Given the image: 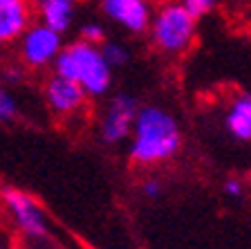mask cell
Returning <instances> with one entry per match:
<instances>
[{"label":"cell","instance_id":"18","mask_svg":"<svg viewBox=\"0 0 251 249\" xmlns=\"http://www.w3.org/2000/svg\"><path fill=\"white\" fill-rule=\"evenodd\" d=\"M7 79H9V81H18V72H16V70H9V72H7Z\"/></svg>","mask_w":251,"mask_h":249},{"label":"cell","instance_id":"10","mask_svg":"<svg viewBox=\"0 0 251 249\" xmlns=\"http://www.w3.org/2000/svg\"><path fill=\"white\" fill-rule=\"evenodd\" d=\"M41 23L56 31H68L74 21V0H38Z\"/></svg>","mask_w":251,"mask_h":249},{"label":"cell","instance_id":"3","mask_svg":"<svg viewBox=\"0 0 251 249\" xmlns=\"http://www.w3.org/2000/svg\"><path fill=\"white\" fill-rule=\"evenodd\" d=\"M195 29H198V18L188 14L177 0H164L152 11L148 25L152 45L168 56H182L193 45Z\"/></svg>","mask_w":251,"mask_h":249},{"label":"cell","instance_id":"11","mask_svg":"<svg viewBox=\"0 0 251 249\" xmlns=\"http://www.w3.org/2000/svg\"><path fill=\"white\" fill-rule=\"evenodd\" d=\"M226 130L240 141L251 139V97L249 94L235 97V101L231 104L229 112H226Z\"/></svg>","mask_w":251,"mask_h":249},{"label":"cell","instance_id":"13","mask_svg":"<svg viewBox=\"0 0 251 249\" xmlns=\"http://www.w3.org/2000/svg\"><path fill=\"white\" fill-rule=\"evenodd\" d=\"M78 38L85 43H92V45H101V43L105 41V29L101 23L97 21H90L85 23V25H81V29H78Z\"/></svg>","mask_w":251,"mask_h":249},{"label":"cell","instance_id":"4","mask_svg":"<svg viewBox=\"0 0 251 249\" xmlns=\"http://www.w3.org/2000/svg\"><path fill=\"white\" fill-rule=\"evenodd\" d=\"M63 50L61 31L43 25H29L21 36V56L31 68H45L52 65L54 58Z\"/></svg>","mask_w":251,"mask_h":249},{"label":"cell","instance_id":"8","mask_svg":"<svg viewBox=\"0 0 251 249\" xmlns=\"http://www.w3.org/2000/svg\"><path fill=\"white\" fill-rule=\"evenodd\" d=\"M45 99L56 114H74L83 108L88 94L76 81L54 74L45 83Z\"/></svg>","mask_w":251,"mask_h":249},{"label":"cell","instance_id":"5","mask_svg":"<svg viewBox=\"0 0 251 249\" xmlns=\"http://www.w3.org/2000/svg\"><path fill=\"white\" fill-rule=\"evenodd\" d=\"M137 106L135 97L130 94H115L110 99L108 110H105L103 119H101V139L105 144H121L128 139L132 133V124L137 117Z\"/></svg>","mask_w":251,"mask_h":249},{"label":"cell","instance_id":"12","mask_svg":"<svg viewBox=\"0 0 251 249\" xmlns=\"http://www.w3.org/2000/svg\"><path fill=\"white\" fill-rule=\"evenodd\" d=\"M99 47H101L103 58L110 63V68H121V65H126V63L130 61V50L119 41H108L105 38Z\"/></svg>","mask_w":251,"mask_h":249},{"label":"cell","instance_id":"19","mask_svg":"<svg viewBox=\"0 0 251 249\" xmlns=\"http://www.w3.org/2000/svg\"><path fill=\"white\" fill-rule=\"evenodd\" d=\"M0 2H2V0H0Z\"/></svg>","mask_w":251,"mask_h":249},{"label":"cell","instance_id":"2","mask_svg":"<svg viewBox=\"0 0 251 249\" xmlns=\"http://www.w3.org/2000/svg\"><path fill=\"white\" fill-rule=\"evenodd\" d=\"M52 65L54 74L76 81L88 97H103L112 85V68L101 54V47L81 38L63 47Z\"/></svg>","mask_w":251,"mask_h":249},{"label":"cell","instance_id":"17","mask_svg":"<svg viewBox=\"0 0 251 249\" xmlns=\"http://www.w3.org/2000/svg\"><path fill=\"white\" fill-rule=\"evenodd\" d=\"M162 191H164L162 182L155 180V177H152V180H146V182H144V195H146V197H152V200H155V197L162 195Z\"/></svg>","mask_w":251,"mask_h":249},{"label":"cell","instance_id":"7","mask_svg":"<svg viewBox=\"0 0 251 249\" xmlns=\"http://www.w3.org/2000/svg\"><path fill=\"white\" fill-rule=\"evenodd\" d=\"M99 7L108 21L130 34H144L152 18L151 0H99Z\"/></svg>","mask_w":251,"mask_h":249},{"label":"cell","instance_id":"1","mask_svg":"<svg viewBox=\"0 0 251 249\" xmlns=\"http://www.w3.org/2000/svg\"><path fill=\"white\" fill-rule=\"evenodd\" d=\"M182 148L177 119L159 106H139L130 133V160L141 166L168 162Z\"/></svg>","mask_w":251,"mask_h":249},{"label":"cell","instance_id":"14","mask_svg":"<svg viewBox=\"0 0 251 249\" xmlns=\"http://www.w3.org/2000/svg\"><path fill=\"white\" fill-rule=\"evenodd\" d=\"M179 5L188 11V14H193L195 18H204V16H209L211 11L218 7V0H177Z\"/></svg>","mask_w":251,"mask_h":249},{"label":"cell","instance_id":"6","mask_svg":"<svg viewBox=\"0 0 251 249\" xmlns=\"http://www.w3.org/2000/svg\"><path fill=\"white\" fill-rule=\"evenodd\" d=\"M2 200H5L7 209L14 216L16 224L21 227L23 234H27L29 238H43L47 234L45 213H43V209L38 207V202L29 193L7 187L2 191Z\"/></svg>","mask_w":251,"mask_h":249},{"label":"cell","instance_id":"9","mask_svg":"<svg viewBox=\"0 0 251 249\" xmlns=\"http://www.w3.org/2000/svg\"><path fill=\"white\" fill-rule=\"evenodd\" d=\"M31 11L27 0H2L0 2V43H14L29 27Z\"/></svg>","mask_w":251,"mask_h":249},{"label":"cell","instance_id":"15","mask_svg":"<svg viewBox=\"0 0 251 249\" xmlns=\"http://www.w3.org/2000/svg\"><path fill=\"white\" fill-rule=\"evenodd\" d=\"M18 114V106H16V99L7 92L2 85H0V121H11Z\"/></svg>","mask_w":251,"mask_h":249},{"label":"cell","instance_id":"16","mask_svg":"<svg viewBox=\"0 0 251 249\" xmlns=\"http://www.w3.org/2000/svg\"><path fill=\"white\" fill-rule=\"evenodd\" d=\"M222 193H225L226 197H231V200H238V197H242V193H245V187H242V182L238 180V177H229V180H225V184H222Z\"/></svg>","mask_w":251,"mask_h":249}]
</instances>
